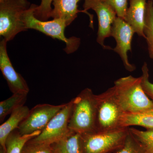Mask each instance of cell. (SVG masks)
Here are the masks:
<instances>
[{
    "label": "cell",
    "instance_id": "obj_16",
    "mask_svg": "<svg viewBox=\"0 0 153 153\" xmlns=\"http://www.w3.org/2000/svg\"><path fill=\"white\" fill-rule=\"evenodd\" d=\"M41 132V131H37L32 134L22 135L17 129L15 130L7 138L6 143V153H21L25 144Z\"/></svg>",
    "mask_w": 153,
    "mask_h": 153
},
{
    "label": "cell",
    "instance_id": "obj_3",
    "mask_svg": "<svg viewBox=\"0 0 153 153\" xmlns=\"http://www.w3.org/2000/svg\"><path fill=\"white\" fill-rule=\"evenodd\" d=\"M37 6L34 4H31L30 8L23 15V20L27 30L33 29L54 39L63 41L66 44L64 50L67 54L76 51L80 46V38L74 36L66 38L64 32L67 26L66 22L62 19L41 21L37 19L34 16V12Z\"/></svg>",
    "mask_w": 153,
    "mask_h": 153
},
{
    "label": "cell",
    "instance_id": "obj_1",
    "mask_svg": "<svg viewBox=\"0 0 153 153\" xmlns=\"http://www.w3.org/2000/svg\"><path fill=\"white\" fill-rule=\"evenodd\" d=\"M114 92L124 113L153 109V102L145 93L141 76L121 77L114 82Z\"/></svg>",
    "mask_w": 153,
    "mask_h": 153
},
{
    "label": "cell",
    "instance_id": "obj_25",
    "mask_svg": "<svg viewBox=\"0 0 153 153\" xmlns=\"http://www.w3.org/2000/svg\"><path fill=\"white\" fill-rule=\"evenodd\" d=\"M111 6L116 12L117 16L124 19L127 10L129 0H103Z\"/></svg>",
    "mask_w": 153,
    "mask_h": 153
},
{
    "label": "cell",
    "instance_id": "obj_13",
    "mask_svg": "<svg viewBox=\"0 0 153 153\" xmlns=\"http://www.w3.org/2000/svg\"><path fill=\"white\" fill-rule=\"evenodd\" d=\"M147 0H129L124 20L133 29L135 33L145 38L144 28Z\"/></svg>",
    "mask_w": 153,
    "mask_h": 153
},
{
    "label": "cell",
    "instance_id": "obj_7",
    "mask_svg": "<svg viewBox=\"0 0 153 153\" xmlns=\"http://www.w3.org/2000/svg\"><path fill=\"white\" fill-rule=\"evenodd\" d=\"M72 100L55 115L37 137L30 140L31 142L53 145L59 142L70 133L68 123L72 109Z\"/></svg>",
    "mask_w": 153,
    "mask_h": 153
},
{
    "label": "cell",
    "instance_id": "obj_18",
    "mask_svg": "<svg viewBox=\"0 0 153 153\" xmlns=\"http://www.w3.org/2000/svg\"><path fill=\"white\" fill-rule=\"evenodd\" d=\"M27 94H13L9 98L0 102V122L3 123L6 117L15 110L25 105L27 100Z\"/></svg>",
    "mask_w": 153,
    "mask_h": 153
},
{
    "label": "cell",
    "instance_id": "obj_19",
    "mask_svg": "<svg viewBox=\"0 0 153 153\" xmlns=\"http://www.w3.org/2000/svg\"><path fill=\"white\" fill-rule=\"evenodd\" d=\"M144 33L147 44L149 56L153 60V2L152 0H148L147 2Z\"/></svg>",
    "mask_w": 153,
    "mask_h": 153
},
{
    "label": "cell",
    "instance_id": "obj_24",
    "mask_svg": "<svg viewBox=\"0 0 153 153\" xmlns=\"http://www.w3.org/2000/svg\"><path fill=\"white\" fill-rule=\"evenodd\" d=\"M142 75L141 77L143 89L148 96L153 100V83L149 81V69L146 62L144 63L142 67Z\"/></svg>",
    "mask_w": 153,
    "mask_h": 153
},
{
    "label": "cell",
    "instance_id": "obj_20",
    "mask_svg": "<svg viewBox=\"0 0 153 153\" xmlns=\"http://www.w3.org/2000/svg\"><path fill=\"white\" fill-rule=\"evenodd\" d=\"M129 130L139 143L143 153H153V129L143 131L129 128Z\"/></svg>",
    "mask_w": 153,
    "mask_h": 153
},
{
    "label": "cell",
    "instance_id": "obj_22",
    "mask_svg": "<svg viewBox=\"0 0 153 153\" xmlns=\"http://www.w3.org/2000/svg\"><path fill=\"white\" fill-rule=\"evenodd\" d=\"M53 145L45 144L28 142L23 148L21 153H55Z\"/></svg>",
    "mask_w": 153,
    "mask_h": 153
},
{
    "label": "cell",
    "instance_id": "obj_21",
    "mask_svg": "<svg viewBox=\"0 0 153 153\" xmlns=\"http://www.w3.org/2000/svg\"><path fill=\"white\" fill-rule=\"evenodd\" d=\"M114 153H143V152L139 143L129 131L123 144Z\"/></svg>",
    "mask_w": 153,
    "mask_h": 153
},
{
    "label": "cell",
    "instance_id": "obj_8",
    "mask_svg": "<svg viewBox=\"0 0 153 153\" xmlns=\"http://www.w3.org/2000/svg\"><path fill=\"white\" fill-rule=\"evenodd\" d=\"M65 104L56 105L49 104L37 105L30 109L27 115L20 124L17 130L22 135L42 131Z\"/></svg>",
    "mask_w": 153,
    "mask_h": 153
},
{
    "label": "cell",
    "instance_id": "obj_11",
    "mask_svg": "<svg viewBox=\"0 0 153 153\" xmlns=\"http://www.w3.org/2000/svg\"><path fill=\"white\" fill-rule=\"evenodd\" d=\"M7 42L3 39L0 42V69L13 94H28L30 88L22 75L14 68L7 51Z\"/></svg>",
    "mask_w": 153,
    "mask_h": 153
},
{
    "label": "cell",
    "instance_id": "obj_5",
    "mask_svg": "<svg viewBox=\"0 0 153 153\" xmlns=\"http://www.w3.org/2000/svg\"><path fill=\"white\" fill-rule=\"evenodd\" d=\"M31 4L28 0L0 1V36L7 42L27 30L23 16Z\"/></svg>",
    "mask_w": 153,
    "mask_h": 153
},
{
    "label": "cell",
    "instance_id": "obj_27",
    "mask_svg": "<svg viewBox=\"0 0 153 153\" xmlns=\"http://www.w3.org/2000/svg\"><path fill=\"white\" fill-rule=\"evenodd\" d=\"M152 1H153V0H152Z\"/></svg>",
    "mask_w": 153,
    "mask_h": 153
},
{
    "label": "cell",
    "instance_id": "obj_23",
    "mask_svg": "<svg viewBox=\"0 0 153 153\" xmlns=\"http://www.w3.org/2000/svg\"><path fill=\"white\" fill-rule=\"evenodd\" d=\"M53 0H41L40 5L37 6L34 16L41 21H48L51 18L52 8L51 7Z\"/></svg>",
    "mask_w": 153,
    "mask_h": 153
},
{
    "label": "cell",
    "instance_id": "obj_12",
    "mask_svg": "<svg viewBox=\"0 0 153 153\" xmlns=\"http://www.w3.org/2000/svg\"><path fill=\"white\" fill-rule=\"evenodd\" d=\"M80 0H53L54 6L51 12V17L53 19H60L66 22L67 26L71 25L77 17L78 13L82 12L89 16L91 27L93 28V15L87 11L79 10L78 9V3Z\"/></svg>",
    "mask_w": 153,
    "mask_h": 153
},
{
    "label": "cell",
    "instance_id": "obj_2",
    "mask_svg": "<svg viewBox=\"0 0 153 153\" xmlns=\"http://www.w3.org/2000/svg\"><path fill=\"white\" fill-rule=\"evenodd\" d=\"M97 95L85 88L72 99V107L68 123L71 131L83 134L96 132Z\"/></svg>",
    "mask_w": 153,
    "mask_h": 153
},
{
    "label": "cell",
    "instance_id": "obj_14",
    "mask_svg": "<svg viewBox=\"0 0 153 153\" xmlns=\"http://www.w3.org/2000/svg\"><path fill=\"white\" fill-rule=\"evenodd\" d=\"M30 110L26 105L20 107L12 112L8 119L0 126V144L4 153H6V143L9 135L18 128Z\"/></svg>",
    "mask_w": 153,
    "mask_h": 153
},
{
    "label": "cell",
    "instance_id": "obj_10",
    "mask_svg": "<svg viewBox=\"0 0 153 153\" xmlns=\"http://www.w3.org/2000/svg\"><path fill=\"white\" fill-rule=\"evenodd\" d=\"M134 33L133 29L123 19L117 17L112 24L111 33V36L116 42V46L113 50L119 55L125 68L130 72L136 69L135 66L129 62L128 56V52L132 51V41Z\"/></svg>",
    "mask_w": 153,
    "mask_h": 153
},
{
    "label": "cell",
    "instance_id": "obj_15",
    "mask_svg": "<svg viewBox=\"0 0 153 153\" xmlns=\"http://www.w3.org/2000/svg\"><path fill=\"white\" fill-rule=\"evenodd\" d=\"M140 126L147 129H153V109L140 112L125 113L121 120L122 127Z\"/></svg>",
    "mask_w": 153,
    "mask_h": 153
},
{
    "label": "cell",
    "instance_id": "obj_17",
    "mask_svg": "<svg viewBox=\"0 0 153 153\" xmlns=\"http://www.w3.org/2000/svg\"><path fill=\"white\" fill-rule=\"evenodd\" d=\"M53 145L58 153H82L81 134L72 131Z\"/></svg>",
    "mask_w": 153,
    "mask_h": 153
},
{
    "label": "cell",
    "instance_id": "obj_26",
    "mask_svg": "<svg viewBox=\"0 0 153 153\" xmlns=\"http://www.w3.org/2000/svg\"><path fill=\"white\" fill-rule=\"evenodd\" d=\"M55 153H57V152H56V151H55Z\"/></svg>",
    "mask_w": 153,
    "mask_h": 153
},
{
    "label": "cell",
    "instance_id": "obj_4",
    "mask_svg": "<svg viewBox=\"0 0 153 153\" xmlns=\"http://www.w3.org/2000/svg\"><path fill=\"white\" fill-rule=\"evenodd\" d=\"M96 96V132H105L124 128L121 126V120L124 112L113 86Z\"/></svg>",
    "mask_w": 153,
    "mask_h": 153
},
{
    "label": "cell",
    "instance_id": "obj_6",
    "mask_svg": "<svg viewBox=\"0 0 153 153\" xmlns=\"http://www.w3.org/2000/svg\"><path fill=\"white\" fill-rule=\"evenodd\" d=\"M129 127L105 132L81 134L82 153H112L123 144Z\"/></svg>",
    "mask_w": 153,
    "mask_h": 153
},
{
    "label": "cell",
    "instance_id": "obj_9",
    "mask_svg": "<svg viewBox=\"0 0 153 153\" xmlns=\"http://www.w3.org/2000/svg\"><path fill=\"white\" fill-rule=\"evenodd\" d=\"M83 8L85 11L91 9L95 11L98 21L97 41L104 49H111L104 45V41L111 37V27L117 17L116 12L103 0H84Z\"/></svg>",
    "mask_w": 153,
    "mask_h": 153
}]
</instances>
